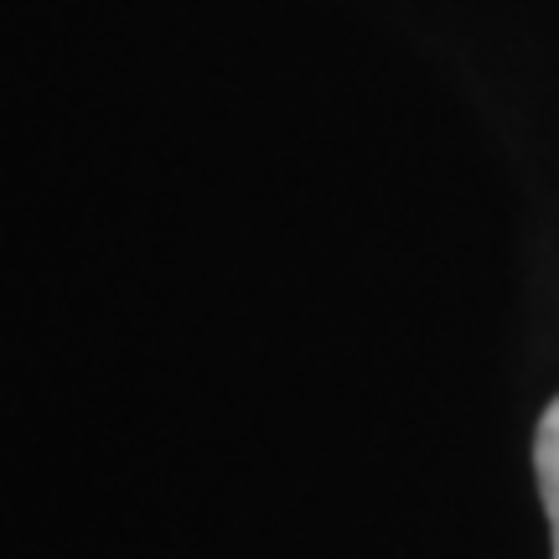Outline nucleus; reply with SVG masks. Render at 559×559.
<instances>
[{
    "label": "nucleus",
    "mask_w": 559,
    "mask_h": 559,
    "mask_svg": "<svg viewBox=\"0 0 559 559\" xmlns=\"http://www.w3.org/2000/svg\"><path fill=\"white\" fill-rule=\"evenodd\" d=\"M534 472H539V498H544V513H549V534H555V559H559V400L539 419Z\"/></svg>",
    "instance_id": "nucleus-1"
}]
</instances>
